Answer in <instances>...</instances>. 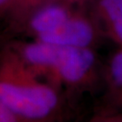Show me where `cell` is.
Listing matches in <instances>:
<instances>
[{"instance_id":"obj_2","label":"cell","mask_w":122,"mask_h":122,"mask_svg":"<svg viewBox=\"0 0 122 122\" xmlns=\"http://www.w3.org/2000/svg\"><path fill=\"white\" fill-rule=\"evenodd\" d=\"M24 63L30 68L48 71L69 84L96 80L98 60L92 48L61 46L36 39L20 49Z\"/></svg>"},{"instance_id":"obj_4","label":"cell","mask_w":122,"mask_h":122,"mask_svg":"<svg viewBox=\"0 0 122 122\" xmlns=\"http://www.w3.org/2000/svg\"><path fill=\"white\" fill-rule=\"evenodd\" d=\"M72 14L65 3L52 1L37 9L32 15L28 25L31 32L38 38L57 29Z\"/></svg>"},{"instance_id":"obj_8","label":"cell","mask_w":122,"mask_h":122,"mask_svg":"<svg viewBox=\"0 0 122 122\" xmlns=\"http://www.w3.org/2000/svg\"><path fill=\"white\" fill-rule=\"evenodd\" d=\"M9 2H10V0H0V10L2 8H4Z\"/></svg>"},{"instance_id":"obj_3","label":"cell","mask_w":122,"mask_h":122,"mask_svg":"<svg viewBox=\"0 0 122 122\" xmlns=\"http://www.w3.org/2000/svg\"><path fill=\"white\" fill-rule=\"evenodd\" d=\"M100 32L96 20L92 21L89 17L73 13L57 29L36 39L61 46L92 48Z\"/></svg>"},{"instance_id":"obj_10","label":"cell","mask_w":122,"mask_h":122,"mask_svg":"<svg viewBox=\"0 0 122 122\" xmlns=\"http://www.w3.org/2000/svg\"><path fill=\"white\" fill-rule=\"evenodd\" d=\"M74 1H81V0H73V2H74ZM82 1H83V0H82Z\"/></svg>"},{"instance_id":"obj_9","label":"cell","mask_w":122,"mask_h":122,"mask_svg":"<svg viewBox=\"0 0 122 122\" xmlns=\"http://www.w3.org/2000/svg\"><path fill=\"white\" fill-rule=\"evenodd\" d=\"M44 1H47V2H52V1H62V0H44ZM65 1H72L73 2V0H65Z\"/></svg>"},{"instance_id":"obj_5","label":"cell","mask_w":122,"mask_h":122,"mask_svg":"<svg viewBox=\"0 0 122 122\" xmlns=\"http://www.w3.org/2000/svg\"><path fill=\"white\" fill-rule=\"evenodd\" d=\"M95 12L101 32L122 46V0H96Z\"/></svg>"},{"instance_id":"obj_7","label":"cell","mask_w":122,"mask_h":122,"mask_svg":"<svg viewBox=\"0 0 122 122\" xmlns=\"http://www.w3.org/2000/svg\"><path fill=\"white\" fill-rule=\"evenodd\" d=\"M19 118L0 100V122H15Z\"/></svg>"},{"instance_id":"obj_1","label":"cell","mask_w":122,"mask_h":122,"mask_svg":"<svg viewBox=\"0 0 122 122\" xmlns=\"http://www.w3.org/2000/svg\"><path fill=\"white\" fill-rule=\"evenodd\" d=\"M24 68L16 62L1 65L0 100L18 118H49L59 106L58 93L51 86L37 81Z\"/></svg>"},{"instance_id":"obj_6","label":"cell","mask_w":122,"mask_h":122,"mask_svg":"<svg viewBox=\"0 0 122 122\" xmlns=\"http://www.w3.org/2000/svg\"><path fill=\"white\" fill-rule=\"evenodd\" d=\"M109 109L122 110V46L110 57L105 71Z\"/></svg>"}]
</instances>
